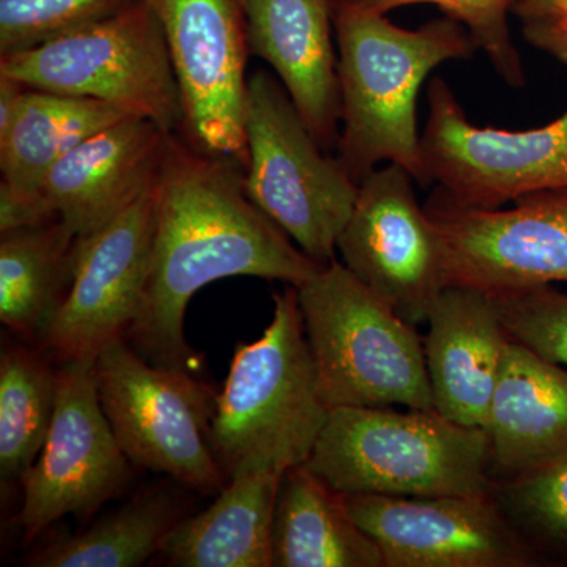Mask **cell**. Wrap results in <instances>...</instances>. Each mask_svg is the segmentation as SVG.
<instances>
[{"instance_id": "obj_1", "label": "cell", "mask_w": 567, "mask_h": 567, "mask_svg": "<svg viewBox=\"0 0 567 567\" xmlns=\"http://www.w3.org/2000/svg\"><path fill=\"white\" fill-rule=\"evenodd\" d=\"M155 245L147 295L126 338L148 361L186 369L185 315L194 295L233 276L292 287L323 267L249 199L244 167L171 134L153 185Z\"/></svg>"}, {"instance_id": "obj_2", "label": "cell", "mask_w": 567, "mask_h": 567, "mask_svg": "<svg viewBox=\"0 0 567 567\" xmlns=\"http://www.w3.org/2000/svg\"><path fill=\"white\" fill-rule=\"evenodd\" d=\"M341 130L338 159L360 185L379 164L404 167L420 185L432 183L417 132V95L429 74L480 51L464 25L440 18L416 31L386 14L334 3Z\"/></svg>"}, {"instance_id": "obj_3", "label": "cell", "mask_w": 567, "mask_h": 567, "mask_svg": "<svg viewBox=\"0 0 567 567\" xmlns=\"http://www.w3.org/2000/svg\"><path fill=\"white\" fill-rule=\"evenodd\" d=\"M324 404L295 287L274 297V317L257 341L235 349L216 394L208 440L227 480L256 470L303 465L322 434Z\"/></svg>"}, {"instance_id": "obj_4", "label": "cell", "mask_w": 567, "mask_h": 567, "mask_svg": "<svg viewBox=\"0 0 567 567\" xmlns=\"http://www.w3.org/2000/svg\"><path fill=\"white\" fill-rule=\"evenodd\" d=\"M305 465L344 495L434 498L492 488L486 431L436 410L336 406Z\"/></svg>"}, {"instance_id": "obj_5", "label": "cell", "mask_w": 567, "mask_h": 567, "mask_svg": "<svg viewBox=\"0 0 567 567\" xmlns=\"http://www.w3.org/2000/svg\"><path fill=\"white\" fill-rule=\"evenodd\" d=\"M295 289L324 404L435 410L416 324L338 259Z\"/></svg>"}, {"instance_id": "obj_6", "label": "cell", "mask_w": 567, "mask_h": 567, "mask_svg": "<svg viewBox=\"0 0 567 567\" xmlns=\"http://www.w3.org/2000/svg\"><path fill=\"white\" fill-rule=\"evenodd\" d=\"M0 73L25 87L110 104L167 134L182 132L181 87L148 0L32 50L0 55Z\"/></svg>"}, {"instance_id": "obj_7", "label": "cell", "mask_w": 567, "mask_h": 567, "mask_svg": "<svg viewBox=\"0 0 567 567\" xmlns=\"http://www.w3.org/2000/svg\"><path fill=\"white\" fill-rule=\"evenodd\" d=\"M244 186L293 244L319 265L338 252L358 183L338 156L322 153L281 81L259 70L248 80Z\"/></svg>"}, {"instance_id": "obj_8", "label": "cell", "mask_w": 567, "mask_h": 567, "mask_svg": "<svg viewBox=\"0 0 567 567\" xmlns=\"http://www.w3.org/2000/svg\"><path fill=\"white\" fill-rule=\"evenodd\" d=\"M100 401L133 465L164 473L204 495L229 480L208 440L216 395L186 369L152 363L117 339L95 361Z\"/></svg>"}, {"instance_id": "obj_9", "label": "cell", "mask_w": 567, "mask_h": 567, "mask_svg": "<svg viewBox=\"0 0 567 567\" xmlns=\"http://www.w3.org/2000/svg\"><path fill=\"white\" fill-rule=\"evenodd\" d=\"M427 104L425 169L457 204L492 210L525 194L567 188V111L524 132L473 125L443 78L429 82Z\"/></svg>"}, {"instance_id": "obj_10", "label": "cell", "mask_w": 567, "mask_h": 567, "mask_svg": "<svg viewBox=\"0 0 567 567\" xmlns=\"http://www.w3.org/2000/svg\"><path fill=\"white\" fill-rule=\"evenodd\" d=\"M415 178L388 163L358 185L352 215L338 240L341 262L412 324L427 322L447 287L445 241Z\"/></svg>"}, {"instance_id": "obj_11", "label": "cell", "mask_w": 567, "mask_h": 567, "mask_svg": "<svg viewBox=\"0 0 567 567\" xmlns=\"http://www.w3.org/2000/svg\"><path fill=\"white\" fill-rule=\"evenodd\" d=\"M513 204L465 207L436 186L424 207L445 241L447 287L505 293L567 282V188Z\"/></svg>"}, {"instance_id": "obj_12", "label": "cell", "mask_w": 567, "mask_h": 567, "mask_svg": "<svg viewBox=\"0 0 567 567\" xmlns=\"http://www.w3.org/2000/svg\"><path fill=\"white\" fill-rule=\"evenodd\" d=\"M162 22L183 103L182 136L245 169L249 41L244 0H148Z\"/></svg>"}, {"instance_id": "obj_13", "label": "cell", "mask_w": 567, "mask_h": 567, "mask_svg": "<svg viewBox=\"0 0 567 567\" xmlns=\"http://www.w3.org/2000/svg\"><path fill=\"white\" fill-rule=\"evenodd\" d=\"M95 361L61 363L58 398L47 442L21 481L24 502L18 516L29 544L54 522L84 516L125 491L132 468L96 386Z\"/></svg>"}, {"instance_id": "obj_14", "label": "cell", "mask_w": 567, "mask_h": 567, "mask_svg": "<svg viewBox=\"0 0 567 567\" xmlns=\"http://www.w3.org/2000/svg\"><path fill=\"white\" fill-rule=\"evenodd\" d=\"M155 245L153 188L99 233L78 240L69 293L40 342L66 361L92 360L140 319Z\"/></svg>"}, {"instance_id": "obj_15", "label": "cell", "mask_w": 567, "mask_h": 567, "mask_svg": "<svg viewBox=\"0 0 567 567\" xmlns=\"http://www.w3.org/2000/svg\"><path fill=\"white\" fill-rule=\"evenodd\" d=\"M344 499L350 516L382 550L385 567L544 566L492 494Z\"/></svg>"}, {"instance_id": "obj_16", "label": "cell", "mask_w": 567, "mask_h": 567, "mask_svg": "<svg viewBox=\"0 0 567 567\" xmlns=\"http://www.w3.org/2000/svg\"><path fill=\"white\" fill-rule=\"evenodd\" d=\"M171 134L140 117H126L93 134L48 173L41 200L78 240L102 230L151 192Z\"/></svg>"}, {"instance_id": "obj_17", "label": "cell", "mask_w": 567, "mask_h": 567, "mask_svg": "<svg viewBox=\"0 0 567 567\" xmlns=\"http://www.w3.org/2000/svg\"><path fill=\"white\" fill-rule=\"evenodd\" d=\"M249 50L279 78L323 151L341 130L334 0H244Z\"/></svg>"}, {"instance_id": "obj_18", "label": "cell", "mask_w": 567, "mask_h": 567, "mask_svg": "<svg viewBox=\"0 0 567 567\" xmlns=\"http://www.w3.org/2000/svg\"><path fill=\"white\" fill-rule=\"evenodd\" d=\"M425 323L434 409L454 423L483 427L511 341L494 297L470 287H446Z\"/></svg>"}, {"instance_id": "obj_19", "label": "cell", "mask_w": 567, "mask_h": 567, "mask_svg": "<svg viewBox=\"0 0 567 567\" xmlns=\"http://www.w3.org/2000/svg\"><path fill=\"white\" fill-rule=\"evenodd\" d=\"M130 117L96 100L25 89L0 136V233L54 221L41 200L48 173L93 134Z\"/></svg>"}, {"instance_id": "obj_20", "label": "cell", "mask_w": 567, "mask_h": 567, "mask_svg": "<svg viewBox=\"0 0 567 567\" xmlns=\"http://www.w3.org/2000/svg\"><path fill=\"white\" fill-rule=\"evenodd\" d=\"M492 484L567 457V368L511 339L483 425Z\"/></svg>"}, {"instance_id": "obj_21", "label": "cell", "mask_w": 567, "mask_h": 567, "mask_svg": "<svg viewBox=\"0 0 567 567\" xmlns=\"http://www.w3.org/2000/svg\"><path fill=\"white\" fill-rule=\"evenodd\" d=\"M284 472L234 476L212 506L181 518L159 554L175 567H271L276 499Z\"/></svg>"}, {"instance_id": "obj_22", "label": "cell", "mask_w": 567, "mask_h": 567, "mask_svg": "<svg viewBox=\"0 0 567 567\" xmlns=\"http://www.w3.org/2000/svg\"><path fill=\"white\" fill-rule=\"evenodd\" d=\"M271 567H385L344 495L308 466L286 470L276 499Z\"/></svg>"}, {"instance_id": "obj_23", "label": "cell", "mask_w": 567, "mask_h": 567, "mask_svg": "<svg viewBox=\"0 0 567 567\" xmlns=\"http://www.w3.org/2000/svg\"><path fill=\"white\" fill-rule=\"evenodd\" d=\"M76 246L61 219L0 233V322L41 339L69 293Z\"/></svg>"}, {"instance_id": "obj_24", "label": "cell", "mask_w": 567, "mask_h": 567, "mask_svg": "<svg viewBox=\"0 0 567 567\" xmlns=\"http://www.w3.org/2000/svg\"><path fill=\"white\" fill-rule=\"evenodd\" d=\"M182 503L171 491L145 492L73 537L41 548L33 567H136L159 551L177 525Z\"/></svg>"}, {"instance_id": "obj_25", "label": "cell", "mask_w": 567, "mask_h": 567, "mask_svg": "<svg viewBox=\"0 0 567 567\" xmlns=\"http://www.w3.org/2000/svg\"><path fill=\"white\" fill-rule=\"evenodd\" d=\"M58 398V369L37 350L17 346L0 357V475L24 480L47 442Z\"/></svg>"}, {"instance_id": "obj_26", "label": "cell", "mask_w": 567, "mask_h": 567, "mask_svg": "<svg viewBox=\"0 0 567 567\" xmlns=\"http://www.w3.org/2000/svg\"><path fill=\"white\" fill-rule=\"evenodd\" d=\"M509 524L544 566H567V457L492 484Z\"/></svg>"}, {"instance_id": "obj_27", "label": "cell", "mask_w": 567, "mask_h": 567, "mask_svg": "<svg viewBox=\"0 0 567 567\" xmlns=\"http://www.w3.org/2000/svg\"><path fill=\"white\" fill-rule=\"evenodd\" d=\"M516 2L517 0H334V3H350L382 14L417 3L439 7L447 18L464 25L477 48L487 55L498 76L511 87L520 89L527 82V74L509 28V14L513 13Z\"/></svg>"}, {"instance_id": "obj_28", "label": "cell", "mask_w": 567, "mask_h": 567, "mask_svg": "<svg viewBox=\"0 0 567 567\" xmlns=\"http://www.w3.org/2000/svg\"><path fill=\"white\" fill-rule=\"evenodd\" d=\"M137 0H0V55L32 50Z\"/></svg>"}, {"instance_id": "obj_29", "label": "cell", "mask_w": 567, "mask_h": 567, "mask_svg": "<svg viewBox=\"0 0 567 567\" xmlns=\"http://www.w3.org/2000/svg\"><path fill=\"white\" fill-rule=\"evenodd\" d=\"M491 295L509 339L567 368V293L540 286Z\"/></svg>"}, {"instance_id": "obj_30", "label": "cell", "mask_w": 567, "mask_h": 567, "mask_svg": "<svg viewBox=\"0 0 567 567\" xmlns=\"http://www.w3.org/2000/svg\"><path fill=\"white\" fill-rule=\"evenodd\" d=\"M561 62H563V63H565V65H567V55H566V58H565V59H563V61H561Z\"/></svg>"}]
</instances>
